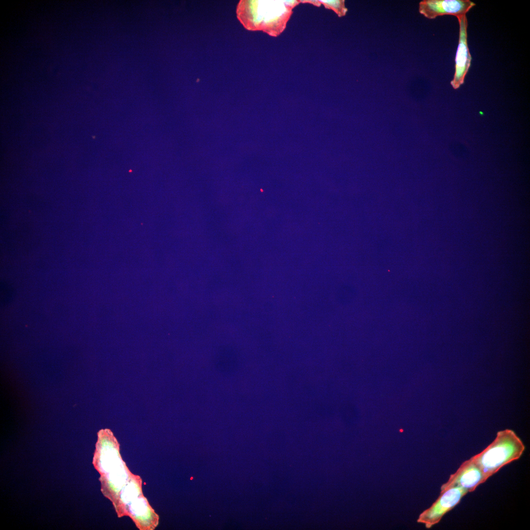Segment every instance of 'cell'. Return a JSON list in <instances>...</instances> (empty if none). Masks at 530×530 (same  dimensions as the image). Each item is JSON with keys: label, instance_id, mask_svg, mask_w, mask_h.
Segmentation results:
<instances>
[{"label": "cell", "instance_id": "obj_1", "mask_svg": "<svg viewBox=\"0 0 530 530\" xmlns=\"http://www.w3.org/2000/svg\"><path fill=\"white\" fill-rule=\"evenodd\" d=\"M299 0H240L237 16L244 27L276 37L286 28Z\"/></svg>", "mask_w": 530, "mask_h": 530}, {"label": "cell", "instance_id": "obj_2", "mask_svg": "<svg viewBox=\"0 0 530 530\" xmlns=\"http://www.w3.org/2000/svg\"><path fill=\"white\" fill-rule=\"evenodd\" d=\"M525 449L516 433L506 429L498 431L494 441L471 459L481 470L486 481L503 466L519 459Z\"/></svg>", "mask_w": 530, "mask_h": 530}, {"label": "cell", "instance_id": "obj_3", "mask_svg": "<svg viewBox=\"0 0 530 530\" xmlns=\"http://www.w3.org/2000/svg\"><path fill=\"white\" fill-rule=\"evenodd\" d=\"M119 446L110 429H103L98 432L93 464L101 476L107 474L124 462Z\"/></svg>", "mask_w": 530, "mask_h": 530}, {"label": "cell", "instance_id": "obj_4", "mask_svg": "<svg viewBox=\"0 0 530 530\" xmlns=\"http://www.w3.org/2000/svg\"><path fill=\"white\" fill-rule=\"evenodd\" d=\"M468 492L459 486H452L440 490V495L432 505L423 511L417 522L430 529L437 524L443 517L452 509Z\"/></svg>", "mask_w": 530, "mask_h": 530}, {"label": "cell", "instance_id": "obj_5", "mask_svg": "<svg viewBox=\"0 0 530 530\" xmlns=\"http://www.w3.org/2000/svg\"><path fill=\"white\" fill-rule=\"evenodd\" d=\"M475 5L470 0H424L419 3V11L429 19L444 15L457 17L466 15Z\"/></svg>", "mask_w": 530, "mask_h": 530}, {"label": "cell", "instance_id": "obj_6", "mask_svg": "<svg viewBox=\"0 0 530 530\" xmlns=\"http://www.w3.org/2000/svg\"><path fill=\"white\" fill-rule=\"evenodd\" d=\"M459 25V41L455 56V72L450 81L452 87L458 88L464 81L471 66L472 57L467 44L468 21L466 15L457 17Z\"/></svg>", "mask_w": 530, "mask_h": 530}, {"label": "cell", "instance_id": "obj_7", "mask_svg": "<svg viewBox=\"0 0 530 530\" xmlns=\"http://www.w3.org/2000/svg\"><path fill=\"white\" fill-rule=\"evenodd\" d=\"M485 482L482 472L470 458L464 461L456 471L450 476L447 481L441 485L440 490L457 486L469 493Z\"/></svg>", "mask_w": 530, "mask_h": 530}, {"label": "cell", "instance_id": "obj_8", "mask_svg": "<svg viewBox=\"0 0 530 530\" xmlns=\"http://www.w3.org/2000/svg\"><path fill=\"white\" fill-rule=\"evenodd\" d=\"M140 530H154L159 524V516L151 506L143 494L127 507L126 515Z\"/></svg>", "mask_w": 530, "mask_h": 530}, {"label": "cell", "instance_id": "obj_9", "mask_svg": "<svg viewBox=\"0 0 530 530\" xmlns=\"http://www.w3.org/2000/svg\"><path fill=\"white\" fill-rule=\"evenodd\" d=\"M132 473L124 461L107 474L101 476V491L111 501L114 506L118 500L120 491L130 478Z\"/></svg>", "mask_w": 530, "mask_h": 530}, {"label": "cell", "instance_id": "obj_10", "mask_svg": "<svg viewBox=\"0 0 530 530\" xmlns=\"http://www.w3.org/2000/svg\"><path fill=\"white\" fill-rule=\"evenodd\" d=\"M142 495V479L139 476L132 473L121 489L118 502L114 506L118 517L126 516L129 505Z\"/></svg>", "mask_w": 530, "mask_h": 530}, {"label": "cell", "instance_id": "obj_11", "mask_svg": "<svg viewBox=\"0 0 530 530\" xmlns=\"http://www.w3.org/2000/svg\"><path fill=\"white\" fill-rule=\"evenodd\" d=\"M320 4L329 9L333 10L339 17L345 15L347 8L345 6L344 0H318Z\"/></svg>", "mask_w": 530, "mask_h": 530}]
</instances>
